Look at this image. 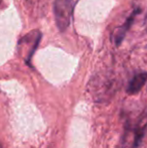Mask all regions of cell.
Instances as JSON below:
<instances>
[{
	"mask_svg": "<svg viewBox=\"0 0 147 148\" xmlns=\"http://www.w3.org/2000/svg\"><path fill=\"white\" fill-rule=\"evenodd\" d=\"M139 12H140V8H136V9L132 12L131 15L129 16V18H128V19L125 21V23L122 25V27L118 30V32L116 33V35H115V43H116V45H120L122 43V41H123L124 38H125L126 33H127V31L130 29L132 23H133L134 18H135L136 14L139 13Z\"/></svg>",
	"mask_w": 147,
	"mask_h": 148,
	"instance_id": "3957f363",
	"label": "cell"
},
{
	"mask_svg": "<svg viewBox=\"0 0 147 148\" xmlns=\"http://www.w3.org/2000/svg\"><path fill=\"white\" fill-rule=\"evenodd\" d=\"M1 1H2V0H0V3H1Z\"/></svg>",
	"mask_w": 147,
	"mask_h": 148,
	"instance_id": "277c9868",
	"label": "cell"
},
{
	"mask_svg": "<svg viewBox=\"0 0 147 148\" xmlns=\"http://www.w3.org/2000/svg\"><path fill=\"white\" fill-rule=\"evenodd\" d=\"M147 81V73H140L133 77L131 81L129 82L127 87V93L130 95H134L140 92V90L143 88Z\"/></svg>",
	"mask_w": 147,
	"mask_h": 148,
	"instance_id": "7a4b0ae2",
	"label": "cell"
},
{
	"mask_svg": "<svg viewBox=\"0 0 147 148\" xmlns=\"http://www.w3.org/2000/svg\"><path fill=\"white\" fill-rule=\"evenodd\" d=\"M79 0H55L53 11L55 22L61 31H65L71 23L74 8Z\"/></svg>",
	"mask_w": 147,
	"mask_h": 148,
	"instance_id": "6da1fadb",
	"label": "cell"
}]
</instances>
